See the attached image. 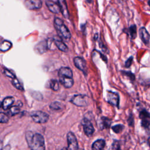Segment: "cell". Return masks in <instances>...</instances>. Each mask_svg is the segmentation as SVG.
Wrapping results in <instances>:
<instances>
[{"mask_svg": "<svg viewBox=\"0 0 150 150\" xmlns=\"http://www.w3.org/2000/svg\"><path fill=\"white\" fill-rule=\"evenodd\" d=\"M25 138L31 150H45V140L41 134L38 133L33 134L29 131L26 132Z\"/></svg>", "mask_w": 150, "mask_h": 150, "instance_id": "obj_1", "label": "cell"}, {"mask_svg": "<svg viewBox=\"0 0 150 150\" xmlns=\"http://www.w3.org/2000/svg\"><path fill=\"white\" fill-rule=\"evenodd\" d=\"M54 26L59 37L67 40L71 38L70 32L61 19L59 18H54Z\"/></svg>", "mask_w": 150, "mask_h": 150, "instance_id": "obj_2", "label": "cell"}, {"mask_svg": "<svg viewBox=\"0 0 150 150\" xmlns=\"http://www.w3.org/2000/svg\"><path fill=\"white\" fill-rule=\"evenodd\" d=\"M30 117L33 121L36 123L43 124L47 121L49 115L41 111H35L30 113Z\"/></svg>", "mask_w": 150, "mask_h": 150, "instance_id": "obj_3", "label": "cell"}, {"mask_svg": "<svg viewBox=\"0 0 150 150\" xmlns=\"http://www.w3.org/2000/svg\"><path fill=\"white\" fill-rule=\"evenodd\" d=\"M70 101L74 105L79 107L87 106L88 104V98L86 96L79 94L74 96Z\"/></svg>", "mask_w": 150, "mask_h": 150, "instance_id": "obj_4", "label": "cell"}, {"mask_svg": "<svg viewBox=\"0 0 150 150\" xmlns=\"http://www.w3.org/2000/svg\"><path fill=\"white\" fill-rule=\"evenodd\" d=\"M67 140L69 150H77L78 142L76 136L71 132H69L67 134Z\"/></svg>", "mask_w": 150, "mask_h": 150, "instance_id": "obj_5", "label": "cell"}, {"mask_svg": "<svg viewBox=\"0 0 150 150\" xmlns=\"http://www.w3.org/2000/svg\"><path fill=\"white\" fill-rule=\"evenodd\" d=\"M139 118L141 120V125L145 128L150 126V113L145 110H142L139 112Z\"/></svg>", "mask_w": 150, "mask_h": 150, "instance_id": "obj_6", "label": "cell"}, {"mask_svg": "<svg viewBox=\"0 0 150 150\" xmlns=\"http://www.w3.org/2000/svg\"><path fill=\"white\" fill-rule=\"evenodd\" d=\"M81 123L83 127L84 132L86 135L87 136H91L94 131V127L91 122L87 118H83L81 120Z\"/></svg>", "mask_w": 150, "mask_h": 150, "instance_id": "obj_7", "label": "cell"}, {"mask_svg": "<svg viewBox=\"0 0 150 150\" xmlns=\"http://www.w3.org/2000/svg\"><path fill=\"white\" fill-rule=\"evenodd\" d=\"M24 5L26 8L30 10L39 9L42 6L41 0H25Z\"/></svg>", "mask_w": 150, "mask_h": 150, "instance_id": "obj_8", "label": "cell"}, {"mask_svg": "<svg viewBox=\"0 0 150 150\" xmlns=\"http://www.w3.org/2000/svg\"><path fill=\"white\" fill-rule=\"evenodd\" d=\"M107 101L110 104L118 107L119 105V96L116 93L112 91H108L107 93Z\"/></svg>", "mask_w": 150, "mask_h": 150, "instance_id": "obj_9", "label": "cell"}, {"mask_svg": "<svg viewBox=\"0 0 150 150\" xmlns=\"http://www.w3.org/2000/svg\"><path fill=\"white\" fill-rule=\"evenodd\" d=\"M74 64L75 66L84 73L87 72V65L86 61L80 57H76L74 59Z\"/></svg>", "mask_w": 150, "mask_h": 150, "instance_id": "obj_10", "label": "cell"}, {"mask_svg": "<svg viewBox=\"0 0 150 150\" xmlns=\"http://www.w3.org/2000/svg\"><path fill=\"white\" fill-rule=\"evenodd\" d=\"M46 5L49 10L52 13H59L60 12H61L59 5L52 0H47L46 1Z\"/></svg>", "mask_w": 150, "mask_h": 150, "instance_id": "obj_11", "label": "cell"}, {"mask_svg": "<svg viewBox=\"0 0 150 150\" xmlns=\"http://www.w3.org/2000/svg\"><path fill=\"white\" fill-rule=\"evenodd\" d=\"M54 43L56 46V47L61 51L64 52H67L69 50V49L66 44L62 41L60 37H55L53 39Z\"/></svg>", "mask_w": 150, "mask_h": 150, "instance_id": "obj_12", "label": "cell"}, {"mask_svg": "<svg viewBox=\"0 0 150 150\" xmlns=\"http://www.w3.org/2000/svg\"><path fill=\"white\" fill-rule=\"evenodd\" d=\"M139 35L142 41L145 44L148 43L150 39V35L148 32L146 30V29L144 27H141L139 29Z\"/></svg>", "mask_w": 150, "mask_h": 150, "instance_id": "obj_13", "label": "cell"}, {"mask_svg": "<svg viewBox=\"0 0 150 150\" xmlns=\"http://www.w3.org/2000/svg\"><path fill=\"white\" fill-rule=\"evenodd\" d=\"M59 81L61 84L66 88H70L74 84V81L72 77H59Z\"/></svg>", "mask_w": 150, "mask_h": 150, "instance_id": "obj_14", "label": "cell"}, {"mask_svg": "<svg viewBox=\"0 0 150 150\" xmlns=\"http://www.w3.org/2000/svg\"><path fill=\"white\" fill-rule=\"evenodd\" d=\"M36 52L39 54H42L47 50V42L46 41H42L38 43L35 48Z\"/></svg>", "mask_w": 150, "mask_h": 150, "instance_id": "obj_15", "label": "cell"}, {"mask_svg": "<svg viewBox=\"0 0 150 150\" xmlns=\"http://www.w3.org/2000/svg\"><path fill=\"white\" fill-rule=\"evenodd\" d=\"M14 101H15V99L13 97H7L5 98L3 100L1 104L2 108L5 110H8L13 104Z\"/></svg>", "mask_w": 150, "mask_h": 150, "instance_id": "obj_16", "label": "cell"}, {"mask_svg": "<svg viewBox=\"0 0 150 150\" xmlns=\"http://www.w3.org/2000/svg\"><path fill=\"white\" fill-rule=\"evenodd\" d=\"M105 142L103 139H99L94 141L92 145V150H103L105 146Z\"/></svg>", "mask_w": 150, "mask_h": 150, "instance_id": "obj_17", "label": "cell"}, {"mask_svg": "<svg viewBox=\"0 0 150 150\" xmlns=\"http://www.w3.org/2000/svg\"><path fill=\"white\" fill-rule=\"evenodd\" d=\"M59 77H73L72 70L69 67H63L59 71Z\"/></svg>", "mask_w": 150, "mask_h": 150, "instance_id": "obj_18", "label": "cell"}, {"mask_svg": "<svg viewBox=\"0 0 150 150\" xmlns=\"http://www.w3.org/2000/svg\"><path fill=\"white\" fill-rule=\"evenodd\" d=\"M58 1H59V5L60 7L61 12H62L63 16L64 18H69V12L67 10V5H66L65 0H59Z\"/></svg>", "mask_w": 150, "mask_h": 150, "instance_id": "obj_19", "label": "cell"}, {"mask_svg": "<svg viewBox=\"0 0 150 150\" xmlns=\"http://www.w3.org/2000/svg\"><path fill=\"white\" fill-rule=\"evenodd\" d=\"M12 44L10 41L5 40L1 42V46H0V49L2 52H6L12 47Z\"/></svg>", "mask_w": 150, "mask_h": 150, "instance_id": "obj_20", "label": "cell"}, {"mask_svg": "<svg viewBox=\"0 0 150 150\" xmlns=\"http://www.w3.org/2000/svg\"><path fill=\"white\" fill-rule=\"evenodd\" d=\"M12 83L13 84V86L16 88H17L18 90H21V91H23L24 89H23V87H22V84H21V83L19 81V80L15 77L14 79H12Z\"/></svg>", "mask_w": 150, "mask_h": 150, "instance_id": "obj_21", "label": "cell"}, {"mask_svg": "<svg viewBox=\"0 0 150 150\" xmlns=\"http://www.w3.org/2000/svg\"><path fill=\"white\" fill-rule=\"evenodd\" d=\"M50 87L54 91H57L59 88V84L57 80L53 79L50 80Z\"/></svg>", "mask_w": 150, "mask_h": 150, "instance_id": "obj_22", "label": "cell"}, {"mask_svg": "<svg viewBox=\"0 0 150 150\" xmlns=\"http://www.w3.org/2000/svg\"><path fill=\"white\" fill-rule=\"evenodd\" d=\"M20 111V108L18 107V105H15V106H11L9 108V113L11 115H14L15 114H17Z\"/></svg>", "mask_w": 150, "mask_h": 150, "instance_id": "obj_23", "label": "cell"}, {"mask_svg": "<svg viewBox=\"0 0 150 150\" xmlns=\"http://www.w3.org/2000/svg\"><path fill=\"white\" fill-rule=\"evenodd\" d=\"M129 35L131 37L132 39L135 38L137 36V29H136V26L135 25H132L131 26L129 29H128Z\"/></svg>", "mask_w": 150, "mask_h": 150, "instance_id": "obj_24", "label": "cell"}, {"mask_svg": "<svg viewBox=\"0 0 150 150\" xmlns=\"http://www.w3.org/2000/svg\"><path fill=\"white\" fill-rule=\"evenodd\" d=\"M62 104L57 101L53 102L50 104V108L53 110H58L62 109Z\"/></svg>", "mask_w": 150, "mask_h": 150, "instance_id": "obj_25", "label": "cell"}, {"mask_svg": "<svg viewBox=\"0 0 150 150\" xmlns=\"http://www.w3.org/2000/svg\"><path fill=\"white\" fill-rule=\"evenodd\" d=\"M124 126L123 125L117 124V125H115L113 126L112 127V129L114 132L118 134V133L121 132L122 131V129H124Z\"/></svg>", "mask_w": 150, "mask_h": 150, "instance_id": "obj_26", "label": "cell"}, {"mask_svg": "<svg viewBox=\"0 0 150 150\" xmlns=\"http://www.w3.org/2000/svg\"><path fill=\"white\" fill-rule=\"evenodd\" d=\"M102 123L103 128H108L110 125V120L105 117H103L102 118Z\"/></svg>", "mask_w": 150, "mask_h": 150, "instance_id": "obj_27", "label": "cell"}, {"mask_svg": "<svg viewBox=\"0 0 150 150\" xmlns=\"http://www.w3.org/2000/svg\"><path fill=\"white\" fill-rule=\"evenodd\" d=\"M9 121L8 117L4 113L1 112L0 114V122L1 123H6Z\"/></svg>", "mask_w": 150, "mask_h": 150, "instance_id": "obj_28", "label": "cell"}, {"mask_svg": "<svg viewBox=\"0 0 150 150\" xmlns=\"http://www.w3.org/2000/svg\"><path fill=\"white\" fill-rule=\"evenodd\" d=\"M4 74L6 76H7L8 77H10V78H12V79L15 78V75L13 73H12L11 71L8 70L7 69H4Z\"/></svg>", "mask_w": 150, "mask_h": 150, "instance_id": "obj_29", "label": "cell"}, {"mask_svg": "<svg viewBox=\"0 0 150 150\" xmlns=\"http://www.w3.org/2000/svg\"><path fill=\"white\" fill-rule=\"evenodd\" d=\"M132 60H133V57L131 56L129 58H128L127 61L125 62V66L126 67H129L131 64H132Z\"/></svg>", "mask_w": 150, "mask_h": 150, "instance_id": "obj_30", "label": "cell"}, {"mask_svg": "<svg viewBox=\"0 0 150 150\" xmlns=\"http://www.w3.org/2000/svg\"><path fill=\"white\" fill-rule=\"evenodd\" d=\"M128 124L129 125H131L133 124V122H134V120H133V118H132V115H130L129 118H128Z\"/></svg>", "mask_w": 150, "mask_h": 150, "instance_id": "obj_31", "label": "cell"}, {"mask_svg": "<svg viewBox=\"0 0 150 150\" xmlns=\"http://www.w3.org/2000/svg\"><path fill=\"white\" fill-rule=\"evenodd\" d=\"M61 150H69L67 148H63Z\"/></svg>", "mask_w": 150, "mask_h": 150, "instance_id": "obj_32", "label": "cell"}, {"mask_svg": "<svg viewBox=\"0 0 150 150\" xmlns=\"http://www.w3.org/2000/svg\"><path fill=\"white\" fill-rule=\"evenodd\" d=\"M148 143H149V144L150 145V137L148 138Z\"/></svg>", "mask_w": 150, "mask_h": 150, "instance_id": "obj_33", "label": "cell"}, {"mask_svg": "<svg viewBox=\"0 0 150 150\" xmlns=\"http://www.w3.org/2000/svg\"><path fill=\"white\" fill-rule=\"evenodd\" d=\"M148 4H149V5L150 6V0L148 1Z\"/></svg>", "mask_w": 150, "mask_h": 150, "instance_id": "obj_34", "label": "cell"}, {"mask_svg": "<svg viewBox=\"0 0 150 150\" xmlns=\"http://www.w3.org/2000/svg\"><path fill=\"white\" fill-rule=\"evenodd\" d=\"M77 150H84V149H77Z\"/></svg>", "mask_w": 150, "mask_h": 150, "instance_id": "obj_35", "label": "cell"}]
</instances>
